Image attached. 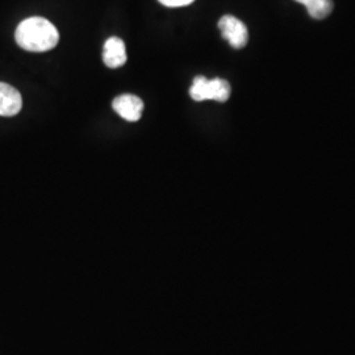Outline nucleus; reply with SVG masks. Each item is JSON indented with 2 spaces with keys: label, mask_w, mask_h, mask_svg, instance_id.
Here are the masks:
<instances>
[{
  "label": "nucleus",
  "mask_w": 355,
  "mask_h": 355,
  "mask_svg": "<svg viewBox=\"0 0 355 355\" xmlns=\"http://www.w3.org/2000/svg\"><path fill=\"white\" fill-rule=\"evenodd\" d=\"M15 38L17 45L24 51L42 53L57 46L60 33L49 20L36 16L26 19L19 24Z\"/></svg>",
  "instance_id": "f257e3e1"
},
{
  "label": "nucleus",
  "mask_w": 355,
  "mask_h": 355,
  "mask_svg": "<svg viewBox=\"0 0 355 355\" xmlns=\"http://www.w3.org/2000/svg\"><path fill=\"white\" fill-rule=\"evenodd\" d=\"M230 85L225 79H208L205 76H199L192 82L190 95L195 102L216 101L218 103H225L230 98Z\"/></svg>",
  "instance_id": "f03ea898"
},
{
  "label": "nucleus",
  "mask_w": 355,
  "mask_h": 355,
  "mask_svg": "<svg viewBox=\"0 0 355 355\" xmlns=\"http://www.w3.org/2000/svg\"><path fill=\"white\" fill-rule=\"evenodd\" d=\"M218 29L223 38L228 41L233 49H242L246 46L249 41V32L240 19L232 15H225L218 20Z\"/></svg>",
  "instance_id": "7ed1b4c3"
},
{
  "label": "nucleus",
  "mask_w": 355,
  "mask_h": 355,
  "mask_svg": "<svg viewBox=\"0 0 355 355\" xmlns=\"http://www.w3.org/2000/svg\"><path fill=\"white\" fill-rule=\"evenodd\" d=\"M114 111L127 121H139L144 111V102L136 95H120L112 103Z\"/></svg>",
  "instance_id": "20e7f679"
},
{
  "label": "nucleus",
  "mask_w": 355,
  "mask_h": 355,
  "mask_svg": "<svg viewBox=\"0 0 355 355\" xmlns=\"http://www.w3.org/2000/svg\"><path fill=\"white\" fill-rule=\"evenodd\" d=\"M103 61L105 66L111 69H117L127 62V49L121 38H108L103 49Z\"/></svg>",
  "instance_id": "39448f33"
},
{
  "label": "nucleus",
  "mask_w": 355,
  "mask_h": 355,
  "mask_svg": "<svg viewBox=\"0 0 355 355\" xmlns=\"http://www.w3.org/2000/svg\"><path fill=\"white\" fill-rule=\"evenodd\" d=\"M21 107L23 99L20 92L8 83L0 82V116H15L20 112Z\"/></svg>",
  "instance_id": "423d86ee"
},
{
  "label": "nucleus",
  "mask_w": 355,
  "mask_h": 355,
  "mask_svg": "<svg viewBox=\"0 0 355 355\" xmlns=\"http://www.w3.org/2000/svg\"><path fill=\"white\" fill-rule=\"evenodd\" d=\"M295 1L305 6L309 16L316 20H322L328 17L334 7L333 0H295Z\"/></svg>",
  "instance_id": "0eeeda50"
},
{
  "label": "nucleus",
  "mask_w": 355,
  "mask_h": 355,
  "mask_svg": "<svg viewBox=\"0 0 355 355\" xmlns=\"http://www.w3.org/2000/svg\"><path fill=\"white\" fill-rule=\"evenodd\" d=\"M161 4H164L166 7L170 8H178V7H186L191 3H193L195 0H158Z\"/></svg>",
  "instance_id": "6e6552de"
}]
</instances>
